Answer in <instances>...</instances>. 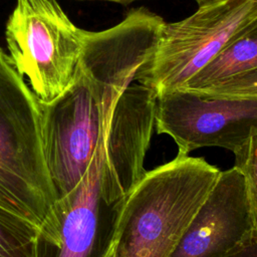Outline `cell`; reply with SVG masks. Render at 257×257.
I'll list each match as a JSON object with an SVG mask.
<instances>
[{
  "label": "cell",
  "mask_w": 257,
  "mask_h": 257,
  "mask_svg": "<svg viewBox=\"0 0 257 257\" xmlns=\"http://www.w3.org/2000/svg\"><path fill=\"white\" fill-rule=\"evenodd\" d=\"M98 257H114V251H113V245L111 243V241L108 239L105 247L103 248V250L101 251V253L99 254Z\"/></svg>",
  "instance_id": "15"
},
{
  "label": "cell",
  "mask_w": 257,
  "mask_h": 257,
  "mask_svg": "<svg viewBox=\"0 0 257 257\" xmlns=\"http://www.w3.org/2000/svg\"><path fill=\"white\" fill-rule=\"evenodd\" d=\"M225 257H257V234H254Z\"/></svg>",
  "instance_id": "14"
},
{
  "label": "cell",
  "mask_w": 257,
  "mask_h": 257,
  "mask_svg": "<svg viewBox=\"0 0 257 257\" xmlns=\"http://www.w3.org/2000/svg\"><path fill=\"white\" fill-rule=\"evenodd\" d=\"M155 128L179 154L222 148L235 154L257 134V99L209 97L184 89L158 95Z\"/></svg>",
  "instance_id": "6"
},
{
  "label": "cell",
  "mask_w": 257,
  "mask_h": 257,
  "mask_svg": "<svg viewBox=\"0 0 257 257\" xmlns=\"http://www.w3.org/2000/svg\"><path fill=\"white\" fill-rule=\"evenodd\" d=\"M257 69V23L229 44L198 74L178 89L198 90Z\"/></svg>",
  "instance_id": "10"
},
{
  "label": "cell",
  "mask_w": 257,
  "mask_h": 257,
  "mask_svg": "<svg viewBox=\"0 0 257 257\" xmlns=\"http://www.w3.org/2000/svg\"><path fill=\"white\" fill-rule=\"evenodd\" d=\"M193 92L209 97L257 99V69L194 90Z\"/></svg>",
  "instance_id": "13"
},
{
  "label": "cell",
  "mask_w": 257,
  "mask_h": 257,
  "mask_svg": "<svg viewBox=\"0 0 257 257\" xmlns=\"http://www.w3.org/2000/svg\"><path fill=\"white\" fill-rule=\"evenodd\" d=\"M234 167L243 177L254 232L257 234V134L235 153Z\"/></svg>",
  "instance_id": "12"
},
{
  "label": "cell",
  "mask_w": 257,
  "mask_h": 257,
  "mask_svg": "<svg viewBox=\"0 0 257 257\" xmlns=\"http://www.w3.org/2000/svg\"><path fill=\"white\" fill-rule=\"evenodd\" d=\"M257 23V0H219L165 23L156 50L135 80L157 96L180 88Z\"/></svg>",
  "instance_id": "3"
},
{
  "label": "cell",
  "mask_w": 257,
  "mask_h": 257,
  "mask_svg": "<svg viewBox=\"0 0 257 257\" xmlns=\"http://www.w3.org/2000/svg\"><path fill=\"white\" fill-rule=\"evenodd\" d=\"M216 1H219V0H196V2L198 3L199 7L203 6V5H207V4L213 3V2H216Z\"/></svg>",
  "instance_id": "17"
},
{
  "label": "cell",
  "mask_w": 257,
  "mask_h": 257,
  "mask_svg": "<svg viewBox=\"0 0 257 257\" xmlns=\"http://www.w3.org/2000/svg\"><path fill=\"white\" fill-rule=\"evenodd\" d=\"M111 111L105 116L92 160L63 215L57 257H89L92 252L98 227L99 205L102 202L105 130Z\"/></svg>",
  "instance_id": "9"
},
{
  "label": "cell",
  "mask_w": 257,
  "mask_h": 257,
  "mask_svg": "<svg viewBox=\"0 0 257 257\" xmlns=\"http://www.w3.org/2000/svg\"><path fill=\"white\" fill-rule=\"evenodd\" d=\"M253 234L244 180L233 166L221 172L171 257H225Z\"/></svg>",
  "instance_id": "8"
},
{
  "label": "cell",
  "mask_w": 257,
  "mask_h": 257,
  "mask_svg": "<svg viewBox=\"0 0 257 257\" xmlns=\"http://www.w3.org/2000/svg\"><path fill=\"white\" fill-rule=\"evenodd\" d=\"M221 172L203 158L179 153L147 171L112 207L114 257H171Z\"/></svg>",
  "instance_id": "2"
},
{
  "label": "cell",
  "mask_w": 257,
  "mask_h": 257,
  "mask_svg": "<svg viewBox=\"0 0 257 257\" xmlns=\"http://www.w3.org/2000/svg\"><path fill=\"white\" fill-rule=\"evenodd\" d=\"M83 32L56 0H17L5 30L9 57L42 104L52 103L72 83Z\"/></svg>",
  "instance_id": "4"
},
{
  "label": "cell",
  "mask_w": 257,
  "mask_h": 257,
  "mask_svg": "<svg viewBox=\"0 0 257 257\" xmlns=\"http://www.w3.org/2000/svg\"><path fill=\"white\" fill-rule=\"evenodd\" d=\"M117 98L79 65L70 86L45 104L50 121V170L64 215L96 150L105 116Z\"/></svg>",
  "instance_id": "5"
},
{
  "label": "cell",
  "mask_w": 257,
  "mask_h": 257,
  "mask_svg": "<svg viewBox=\"0 0 257 257\" xmlns=\"http://www.w3.org/2000/svg\"><path fill=\"white\" fill-rule=\"evenodd\" d=\"M157 93L141 83L119 95L105 130L102 202L113 207L146 175L145 158L156 125Z\"/></svg>",
  "instance_id": "7"
},
{
  "label": "cell",
  "mask_w": 257,
  "mask_h": 257,
  "mask_svg": "<svg viewBox=\"0 0 257 257\" xmlns=\"http://www.w3.org/2000/svg\"><path fill=\"white\" fill-rule=\"evenodd\" d=\"M100 1H109V2H114V3H119V4H122V5H128L133 2L140 1V0H100Z\"/></svg>",
  "instance_id": "16"
},
{
  "label": "cell",
  "mask_w": 257,
  "mask_h": 257,
  "mask_svg": "<svg viewBox=\"0 0 257 257\" xmlns=\"http://www.w3.org/2000/svg\"><path fill=\"white\" fill-rule=\"evenodd\" d=\"M41 242L33 231L0 219V257H40Z\"/></svg>",
  "instance_id": "11"
},
{
  "label": "cell",
  "mask_w": 257,
  "mask_h": 257,
  "mask_svg": "<svg viewBox=\"0 0 257 257\" xmlns=\"http://www.w3.org/2000/svg\"><path fill=\"white\" fill-rule=\"evenodd\" d=\"M50 121L0 47V219L60 247L63 214L50 170Z\"/></svg>",
  "instance_id": "1"
}]
</instances>
